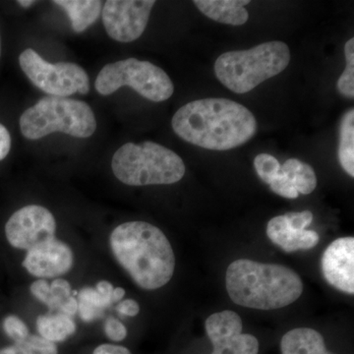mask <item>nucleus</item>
Wrapping results in <instances>:
<instances>
[{
  "label": "nucleus",
  "instance_id": "obj_35",
  "mask_svg": "<svg viewBox=\"0 0 354 354\" xmlns=\"http://www.w3.org/2000/svg\"><path fill=\"white\" fill-rule=\"evenodd\" d=\"M93 354H131V353L124 346L104 344L97 346Z\"/></svg>",
  "mask_w": 354,
  "mask_h": 354
},
{
  "label": "nucleus",
  "instance_id": "obj_18",
  "mask_svg": "<svg viewBox=\"0 0 354 354\" xmlns=\"http://www.w3.org/2000/svg\"><path fill=\"white\" fill-rule=\"evenodd\" d=\"M37 330L39 337L55 344L64 342L75 334L76 324L71 317L64 314L41 315L37 319Z\"/></svg>",
  "mask_w": 354,
  "mask_h": 354
},
{
  "label": "nucleus",
  "instance_id": "obj_19",
  "mask_svg": "<svg viewBox=\"0 0 354 354\" xmlns=\"http://www.w3.org/2000/svg\"><path fill=\"white\" fill-rule=\"evenodd\" d=\"M206 332L212 344L242 334V321L234 311H223L207 319Z\"/></svg>",
  "mask_w": 354,
  "mask_h": 354
},
{
  "label": "nucleus",
  "instance_id": "obj_13",
  "mask_svg": "<svg viewBox=\"0 0 354 354\" xmlns=\"http://www.w3.org/2000/svg\"><path fill=\"white\" fill-rule=\"evenodd\" d=\"M267 235L272 243L288 253L309 250L315 247L320 239L314 230H297L291 227L285 215L274 216L269 221Z\"/></svg>",
  "mask_w": 354,
  "mask_h": 354
},
{
  "label": "nucleus",
  "instance_id": "obj_5",
  "mask_svg": "<svg viewBox=\"0 0 354 354\" xmlns=\"http://www.w3.org/2000/svg\"><path fill=\"white\" fill-rule=\"evenodd\" d=\"M111 169L118 180L130 186L174 184L185 174L183 158L152 141L121 146L113 155Z\"/></svg>",
  "mask_w": 354,
  "mask_h": 354
},
{
  "label": "nucleus",
  "instance_id": "obj_16",
  "mask_svg": "<svg viewBox=\"0 0 354 354\" xmlns=\"http://www.w3.org/2000/svg\"><path fill=\"white\" fill-rule=\"evenodd\" d=\"M53 3L64 9L75 32H82L94 24L101 15L102 6L100 0H57Z\"/></svg>",
  "mask_w": 354,
  "mask_h": 354
},
{
  "label": "nucleus",
  "instance_id": "obj_29",
  "mask_svg": "<svg viewBox=\"0 0 354 354\" xmlns=\"http://www.w3.org/2000/svg\"><path fill=\"white\" fill-rule=\"evenodd\" d=\"M270 188H271L272 192L276 193L279 196L288 198V199H295V198L299 196V193L281 174L276 180L270 184Z\"/></svg>",
  "mask_w": 354,
  "mask_h": 354
},
{
  "label": "nucleus",
  "instance_id": "obj_15",
  "mask_svg": "<svg viewBox=\"0 0 354 354\" xmlns=\"http://www.w3.org/2000/svg\"><path fill=\"white\" fill-rule=\"evenodd\" d=\"M283 354H325V339L320 333L310 328H297L283 335L281 342Z\"/></svg>",
  "mask_w": 354,
  "mask_h": 354
},
{
  "label": "nucleus",
  "instance_id": "obj_12",
  "mask_svg": "<svg viewBox=\"0 0 354 354\" xmlns=\"http://www.w3.org/2000/svg\"><path fill=\"white\" fill-rule=\"evenodd\" d=\"M324 278L337 290L354 293V239L342 237L330 244L321 261Z\"/></svg>",
  "mask_w": 354,
  "mask_h": 354
},
{
  "label": "nucleus",
  "instance_id": "obj_7",
  "mask_svg": "<svg viewBox=\"0 0 354 354\" xmlns=\"http://www.w3.org/2000/svg\"><path fill=\"white\" fill-rule=\"evenodd\" d=\"M128 86L149 101H167L174 95V83L157 65L136 58L104 65L95 79L99 94L109 95Z\"/></svg>",
  "mask_w": 354,
  "mask_h": 354
},
{
  "label": "nucleus",
  "instance_id": "obj_8",
  "mask_svg": "<svg viewBox=\"0 0 354 354\" xmlns=\"http://www.w3.org/2000/svg\"><path fill=\"white\" fill-rule=\"evenodd\" d=\"M19 64L30 81L51 97H67L77 92L81 95L90 92V79L79 65L72 62L50 64L32 48L21 53Z\"/></svg>",
  "mask_w": 354,
  "mask_h": 354
},
{
  "label": "nucleus",
  "instance_id": "obj_9",
  "mask_svg": "<svg viewBox=\"0 0 354 354\" xmlns=\"http://www.w3.org/2000/svg\"><path fill=\"white\" fill-rule=\"evenodd\" d=\"M57 221L44 207L29 205L18 209L10 216L6 225V234L9 244L29 251L55 239Z\"/></svg>",
  "mask_w": 354,
  "mask_h": 354
},
{
  "label": "nucleus",
  "instance_id": "obj_39",
  "mask_svg": "<svg viewBox=\"0 0 354 354\" xmlns=\"http://www.w3.org/2000/svg\"><path fill=\"white\" fill-rule=\"evenodd\" d=\"M35 3H36V1H32V0H19L18 1V4L24 7V8H29V7L34 6Z\"/></svg>",
  "mask_w": 354,
  "mask_h": 354
},
{
  "label": "nucleus",
  "instance_id": "obj_30",
  "mask_svg": "<svg viewBox=\"0 0 354 354\" xmlns=\"http://www.w3.org/2000/svg\"><path fill=\"white\" fill-rule=\"evenodd\" d=\"M285 216L291 227L297 230H306V227L313 221V214L310 211L292 212V213L286 214Z\"/></svg>",
  "mask_w": 354,
  "mask_h": 354
},
{
  "label": "nucleus",
  "instance_id": "obj_32",
  "mask_svg": "<svg viewBox=\"0 0 354 354\" xmlns=\"http://www.w3.org/2000/svg\"><path fill=\"white\" fill-rule=\"evenodd\" d=\"M78 312L84 322L88 323L97 320L102 315V310L95 308L84 302L78 301Z\"/></svg>",
  "mask_w": 354,
  "mask_h": 354
},
{
  "label": "nucleus",
  "instance_id": "obj_26",
  "mask_svg": "<svg viewBox=\"0 0 354 354\" xmlns=\"http://www.w3.org/2000/svg\"><path fill=\"white\" fill-rule=\"evenodd\" d=\"M51 302L50 309L59 310L62 305L66 301L71 295V286L68 281L64 279H55L50 285Z\"/></svg>",
  "mask_w": 354,
  "mask_h": 354
},
{
  "label": "nucleus",
  "instance_id": "obj_3",
  "mask_svg": "<svg viewBox=\"0 0 354 354\" xmlns=\"http://www.w3.org/2000/svg\"><path fill=\"white\" fill-rule=\"evenodd\" d=\"M225 286L235 304L258 310L283 308L297 301L304 291L301 279L292 270L248 259L230 265Z\"/></svg>",
  "mask_w": 354,
  "mask_h": 354
},
{
  "label": "nucleus",
  "instance_id": "obj_11",
  "mask_svg": "<svg viewBox=\"0 0 354 354\" xmlns=\"http://www.w3.org/2000/svg\"><path fill=\"white\" fill-rule=\"evenodd\" d=\"M74 264V254L64 242L55 239L27 251L23 267L39 279L57 278L67 274Z\"/></svg>",
  "mask_w": 354,
  "mask_h": 354
},
{
  "label": "nucleus",
  "instance_id": "obj_40",
  "mask_svg": "<svg viewBox=\"0 0 354 354\" xmlns=\"http://www.w3.org/2000/svg\"><path fill=\"white\" fill-rule=\"evenodd\" d=\"M0 57H1V39H0Z\"/></svg>",
  "mask_w": 354,
  "mask_h": 354
},
{
  "label": "nucleus",
  "instance_id": "obj_20",
  "mask_svg": "<svg viewBox=\"0 0 354 354\" xmlns=\"http://www.w3.org/2000/svg\"><path fill=\"white\" fill-rule=\"evenodd\" d=\"M339 160L344 171L354 176V109L344 114L339 129Z\"/></svg>",
  "mask_w": 354,
  "mask_h": 354
},
{
  "label": "nucleus",
  "instance_id": "obj_17",
  "mask_svg": "<svg viewBox=\"0 0 354 354\" xmlns=\"http://www.w3.org/2000/svg\"><path fill=\"white\" fill-rule=\"evenodd\" d=\"M281 176L297 191L299 194H311L317 186V176L313 167L297 158H290L281 165Z\"/></svg>",
  "mask_w": 354,
  "mask_h": 354
},
{
  "label": "nucleus",
  "instance_id": "obj_41",
  "mask_svg": "<svg viewBox=\"0 0 354 354\" xmlns=\"http://www.w3.org/2000/svg\"><path fill=\"white\" fill-rule=\"evenodd\" d=\"M325 354H334V353H329V351H327V353H326Z\"/></svg>",
  "mask_w": 354,
  "mask_h": 354
},
{
  "label": "nucleus",
  "instance_id": "obj_24",
  "mask_svg": "<svg viewBox=\"0 0 354 354\" xmlns=\"http://www.w3.org/2000/svg\"><path fill=\"white\" fill-rule=\"evenodd\" d=\"M254 167L260 178L270 185L272 181L278 178L281 165L274 156L269 153H260L256 156L254 160Z\"/></svg>",
  "mask_w": 354,
  "mask_h": 354
},
{
  "label": "nucleus",
  "instance_id": "obj_21",
  "mask_svg": "<svg viewBox=\"0 0 354 354\" xmlns=\"http://www.w3.org/2000/svg\"><path fill=\"white\" fill-rule=\"evenodd\" d=\"M211 354H258L259 342L252 335L241 334L213 344Z\"/></svg>",
  "mask_w": 354,
  "mask_h": 354
},
{
  "label": "nucleus",
  "instance_id": "obj_14",
  "mask_svg": "<svg viewBox=\"0 0 354 354\" xmlns=\"http://www.w3.org/2000/svg\"><path fill=\"white\" fill-rule=\"evenodd\" d=\"M249 0H195L194 4L205 16L221 24L241 26L248 21L244 6Z\"/></svg>",
  "mask_w": 354,
  "mask_h": 354
},
{
  "label": "nucleus",
  "instance_id": "obj_37",
  "mask_svg": "<svg viewBox=\"0 0 354 354\" xmlns=\"http://www.w3.org/2000/svg\"><path fill=\"white\" fill-rule=\"evenodd\" d=\"M95 290H97V292L102 295V297L108 298V299L113 302V291L114 288L109 281H99V283H97V286H95Z\"/></svg>",
  "mask_w": 354,
  "mask_h": 354
},
{
  "label": "nucleus",
  "instance_id": "obj_34",
  "mask_svg": "<svg viewBox=\"0 0 354 354\" xmlns=\"http://www.w3.org/2000/svg\"><path fill=\"white\" fill-rule=\"evenodd\" d=\"M116 310L122 315L135 317L139 314L140 306L135 300L125 299L116 306Z\"/></svg>",
  "mask_w": 354,
  "mask_h": 354
},
{
  "label": "nucleus",
  "instance_id": "obj_28",
  "mask_svg": "<svg viewBox=\"0 0 354 354\" xmlns=\"http://www.w3.org/2000/svg\"><path fill=\"white\" fill-rule=\"evenodd\" d=\"M104 333L109 339L113 342H121L127 337V329L120 321L114 318H109L104 322Z\"/></svg>",
  "mask_w": 354,
  "mask_h": 354
},
{
  "label": "nucleus",
  "instance_id": "obj_38",
  "mask_svg": "<svg viewBox=\"0 0 354 354\" xmlns=\"http://www.w3.org/2000/svg\"><path fill=\"white\" fill-rule=\"evenodd\" d=\"M125 295V290L122 288H114L113 291V304L120 301Z\"/></svg>",
  "mask_w": 354,
  "mask_h": 354
},
{
  "label": "nucleus",
  "instance_id": "obj_33",
  "mask_svg": "<svg viewBox=\"0 0 354 354\" xmlns=\"http://www.w3.org/2000/svg\"><path fill=\"white\" fill-rule=\"evenodd\" d=\"M11 137L8 130L0 123V160H4L10 152Z\"/></svg>",
  "mask_w": 354,
  "mask_h": 354
},
{
  "label": "nucleus",
  "instance_id": "obj_10",
  "mask_svg": "<svg viewBox=\"0 0 354 354\" xmlns=\"http://www.w3.org/2000/svg\"><path fill=\"white\" fill-rule=\"evenodd\" d=\"M156 1L108 0L102 10V23L109 37L120 43H131L142 36Z\"/></svg>",
  "mask_w": 354,
  "mask_h": 354
},
{
  "label": "nucleus",
  "instance_id": "obj_31",
  "mask_svg": "<svg viewBox=\"0 0 354 354\" xmlns=\"http://www.w3.org/2000/svg\"><path fill=\"white\" fill-rule=\"evenodd\" d=\"M31 293L39 301L43 302L46 306L50 307L51 297H50V283L46 279H39L38 281H34L30 286Z\"/></svg>",
  "mask_w": 354,
  "mask_h": 354
},
{
  "label": "nucleus",
  "instance_id": "obj_36",
  "mask_svg": "<svg viewBox=\"0 0 354 354\" xmlns=\"http://www.w3.org/2000/svg\"><path fill=\"white\" fill-rule=\"evenodd\" d=\"M58 313L64 314V315L72 317L78 312V300L74 297H70L64 304L62 305Z\"/></svg>",
  "mask_w": 354,
  "mask_h": 354
},
{
  "label": "nucleus",
  "instance_id": "obj_27",
  "mask_svg": "<svg viewBox=\"0 0 354 354\" xmlns=\"http://www.w3.org/2000/svg\"><path fill=\"white\" fill-rule=\"evenodd\" d=\"M78 301L84 302V304H87L101 310L108 308L113 304L111 300L102 297L95 288H83L79 293Z\"/></svg>",
  "mask_w": 354,
  "mask_h": 354
},
{
  "label": "nucleus",
  "instance_id": "obj_22",
  "mask_svg": "<svg viewBox=\"0 0 354 354\" xmlns=\"http://www.w3.org/2000/svg\"><path fill=\"white\" fill-rule=\"evenodd\" d=\"M0 354H58L57 344L39 335H30L23 341L0 349Z\"/></svg>",
  "mask_w": 354,
  "mask_h": 354
},
{
  "label": "nucleus",
  "instance_id": "obj_23",
  "mask_svg": "<svg viewBox=\"0 0 354 354\" xmlns=\"http://www.w3.org/2000/svg\"><path fill=\"white\" fill-rule=\"evenodd\" d=\"M344 55L346 58V67L342 72L337 88L342 95L348 99L354 97V39L351 38L344 46Z\"/></svg>",
  "mask_w": 354,
  "mask_h": 354
},
{
  "label": "nucleus",
  "instance_id": "obj_2",
  "mask_svg": "<svg viewBox=\"0 0 354 354\" xmlns=\"http://www.w3.org/2000/svg\"><path fill=\"white\" fill-rule=\"evenodd\" d=\"M109 244L121 267L143 290L162 288L174 276L176 256L171 242L151 223H122L111 232Z\"/></svg>",
  "mask_w": 354,
  "mask_h": 354
},
{
  "label": "nucleus",
  "instance_id": "obj_25",
  "mask_svg": "<svg viewBox=\"0 0 354 354\" xmlns=\"http://www.w3.org/2000/svg\"><path fill=\"white\" fill-rule=\"evenodd\" d=\"M2 328L4 333L13 339L14 342L23 341L30 335L29 328L18 316H7L2 323Z\"/></svg>",
  "mask_w": 354,
  "mask_h": 354
},
{
  "label": "nucleus",
  "instance_id": "obj_4",
  "mask_svg": "<svg viewBox=\"0 0 354 354\" xmlns=\"http://www.w3.org/2000/svg\"><path fill=\"white\" fill-rule=\"evenodd\" d=\"M290 62L288 44L268 41L248 50L223 53L216 60L215 73L228 90L245 94L268 79L279 75Z\"/></svg>",
  "mask_w": 354,
  "mask_h": 354
},
{
  "label": "nucleus",
  "instance_id": "obj_6",
  "mask_svg": "<svg viewBox=\"0 0 354 354\" xmlns=\"http://www.w3.org/2000/svg\"><path fill=\"white\" fill-rule=\"evenodd\" d=\"M20 129L23 136L30 140L44 138L55 132L88 138L97 129V120L85 102L48 95L26 109L20 118Z\"/></svg>",
  "mask_w": 354,
  "mask_h": 354
},
{
  "label": "nucleus",
  "instance_id": "obj_1",
  "mask_svg": "<svg viewBox=\"0 0 354 354\" xmlns=\"http://www.w3.org/2000/svg\"><path fill=\"white\" fill-rule=\"evenodd\" d=\"M176 134L207 150L227 151L257 133V120L246 106L227 99H203L178 109L171 120Z\"/></svg>",
  "mask_w": 354,
  "mask_h": 354
}]
</instances>
